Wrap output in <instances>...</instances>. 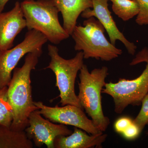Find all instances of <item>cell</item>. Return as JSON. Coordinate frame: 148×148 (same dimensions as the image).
I'll return each mask as SVG.
<instances>
[{
    "label": "cell",
    "instance_id": "1",
    "mask_svg": "<svg viewBox=\"0 0 148 148\" xmlns=\"http://www.w3.org/2000/svg\"><path fill=\"white\" fill-rule=\"evenodd\" d=\"M41 54L29 53L25 56L24 65L15 68L8 86V101L13 112L10 128L16 131H24L29 125V118L32 112L38 110L32 98L31 74L36 69Z\"/></svg>",
    "mask_w": 148,
    "mask_h": 148
},
{
    "label": "cell",
    "instance_id": "2",
    "mask_svg": "<svg viewBox=\"0 0 148 148\" xmlns=\"http://www.w3.org/2000/svg\"><path fill=\"white\" fill-rule=\"evenodd\" d=\"M108 75V69L106 66L94 69L89 72L85 64L80 70L79 75L77 96L80 104L95 127L102 132L106 131L110 123L109 118L103 113L101 95Z\"/></svg>",
    "mask_w": 148,
    "mask_h": 148
},
{
    "label": "cell",
    "instance_id": "3",
    "mask_svg": "<svg viewBox=\"0 0 148 148\" xmlns=\"http://www.w3.org/2000/svg\"><path fill=\"white\" fill-rule=\"evenodd\" d=\"M103 25L95 17L86 18L83 26H76L71 35L76 51H82L85 59L94 58L109 61L122 54L121 49L113 45L104 35Z\"/></svg>",
    "mask_w": 148,
    "mask_h": 148
},
{
    "label": "cell",
    "instance_id": "4",
    "mask_svg": "<svg viewBox=\"0 0 148 148\" xmlns=\"http://www.w3.org/2000/svg\"><path fill=\"white\" fill-rule=\"evenodd\" d=\"M143 62L147 65L140 76L132 80L120 79L116 83H106L102 90V93L110 95L113 99L116 114H121L128 106H140L148 93V47L138 52L129 64L135 66Z\"/></svg>",
    "mask_w": 148,
    "mask_h": 148
},
{
    "label": "cell",
    "instance_id": "5",
    "mask_svg": "<svg viewBox=\"0 0 148 148\" xmlns=\"http://www.w3.org/2000/svg\"><path fill=\"white\" fill-rule=\"evenodd\" d=\"M20 5L28 30L38 31L55 45L70 37L59 22V11L51 0L24 1Z\"/></svg>",
    "mask_w": 148,
    "mask_h": 148
},
{
    "label": "cell",
    "instance_id": "6",
    "mask_svg": "<svg viewBox=\"0 0 148 148\" xmlns=\"http://www.w3.org/2000/svg\"><path fill=\"white\" fill-rule=\"evenodd\" d=\"M48 51L51 61L44 69H50L55 74L56 86L60 92L61 106L71 105L82 108L76 95L75 84L78 73L84 64L82 51H79L70 59L61 57L58 48L52 45H48Z\"/></svg>",
    "mask_w": 148,
    "mask_h": 148
},
{
    "label": "cell",
    "instance_id": "7",
    "mask_svg": "<svg viewBox=\"0 0 148 148\" xmlns=\"http://www.w3.org/2000/svg\"><path fill=\"white\" fill-rule=\"evenodd\" d=\"M47 41L40 32L28 30L21 42L8 50L0 51V89L8 86L12 73L21 58L29 53L42 54L43 46Z\"/></svg>",
    "mask_w": 148,
    "mask_h": 148
},
{
    "label": "cell",
    "instance_id": "8",
    "mask_svg": "<svg viewBox=\"0 0 148 148\" xmlns=\"http://www.w3.org/2000/svg\"><path fill=\"white\" fill-rule=\"evenodd\" d=\"M34 103L38 108L40 113L52 122L72 125L91 135L103 133L95 127L82 108L71 105L61 107L57 106L49 107L40 101L34 102Z\"/></svg>",
    "mask_w": 148,
    "mask_h": 148
},
{
    "label": "cell",
    "instance_id": "9",
    "mask_svg": "<svg viewBox=\"0 0 148 148\" xmlns=\"http://www.w3.org/2000/svg\"><path fill=\"white\" fill-rule=\"evenodd\" d=\"M27 137L35 145L41 147L45 145L47 148H54V141L58 136H68L73 133L65 125L54 124L45 119L38 110L32 112L29 118V125L24 130Z\"/></svg>",
    "mask_w": 148,
    "mask_h": 148
},
{
    "label": "cell",
    "instance_id": "10",
    "mask_svg": "<svg viewBox=\"0 0 148 148\" xmlns=\"http://www.w3.org/2000/svg\"><path fill=\"white\" fill-rule=\"evenodd\" d=\"M92 9L88 8L81 14L82 17L88 18L91 17L97 18L101 22L110 38V42L115 45L117 40L123 43L129 54L134 55L137 47L135 44L130 42L120 31L114 21L108 8V0H92Z\"/></svg>",
    "mask_w": 148,
    "mask_h": 148
},
{
    "label": "cell",
    "instance_id": "11",
    "mask_svg": "<svg viewBox=\"0 0 148 148\" xmlns=\"http://www.w3.org/2000/svg\"><path fill=\"white\" fill-rule=\"evenodd\" d=\"M26 27L19 2L11 10L0 13V51L11 48L16 36Z\"/></svg>",
    "mask_w": 148,
    "mask_h": 148
},
{
    "label": "cell",
    "instance_id": "12",
    "mask_svg": "<svg viewBox=\"0 0 148 148\" xmlns=\"http://www.w3.org/2000/svg\"><path fill=\"white\" fill-rule=\"evenodd\" d=\"M77 127L68 136H58L54 141V148H102L108 135L103 133L88 135L85 131Z\"/></svg>",
    "mask_w": 148,
    "mask_h": 148
},
{
    "label": "cell",
    "instance_id": "13",
    "mask_svg": "<svg viewBox=\"0 0 148 148\" xmlns=\"http://www.w3.org/2000/svg\"><path fill=\"white\" fill-rule=\"evenodd\" d=\"M61 12L63 18V27L71 35L77 25L79 16L84 11L92 8V0H51Z\"/></svg>",
    "mask_w": 148,
    "mask_h": 148
},
{
    "label": "cell",
    "instance_id": "14",
    "mask_svg": "<svg viewBox=\"0 0 148 148\" xmlns=\"http://www.w3.org/2000/svg\"><path fill=\"white\" fill-rule=\"evenodd\" d=\"M33 146L24 130L16 131L0 124V148H32Z\"/></svg>",
    "mask_w": 148,
    "mask_h": 148
},
{
    "label": "cell",
    "instance_id": "15",
    "mask_svg": "<svg viewBox=\"0 0 148 148\" xmlns=\"http://www.w3.org/2000/svg\"><path fill=\"white\" fill-rule=\"evenodd\" d=\"M112 2V9L116 15L126 21L137 16L140 8L134 0H108Z\"/></svg>",
    "mask_w": 148,
    "mask_h": 148
},
{
    "label": "cell",
    "instance_id": "16",
    "mask_svg": "<svg viewBox=\"0 0 148 148\" xmlns=\"http://www.w3.org/2000/svg\"><path fill=\"white\" fill-rule=\"evenodd\" d=\"M7 91L8 86L0 89V124L10 127L13 115L8 98Z\"/></svg>",
    "mask_w": 148,
    "mask_h": 148
},
{
    "label": "cell",
    "instance_id": "17",
    "mask_svg": "<svg viewBox=\"0 0 148 148\" xmlns=\"http://www.w3.org/2000/svg\"><path fill=\"white\" fill-rule=\"evenodd\" d=\"M141 104L142 106L140 112L133 122L142 132L148 124V93L143 98Z\"/></svg>",
    "mask_w": 148,
    "mask_h": 148
},
{
    "label": "cell",
    "instance_id": "18",
    "mask_svg": "<svg viewBox=\"0 0 148 148\" xmlns=\"http://www.w3.org/2000/svg\"><path fill=\"white\" fill-rule=\"evenodd\" d=\"M140 8L136 17V23L140 26L148 25V0H134Z\"/></svg>",
    "mask_w": 148,
    "mask_h": 148
},
{
    "label": "cell",
    "instance_id": "19",
    "mask_svg": "<svg viewBox=\"0 0 148 148\" xmlns=\"http://www.w3.org/2000/svg\"><path fill=\"white\" fill-rule=\"evenodd\" d=\"M133 123V120L128 117H122L117 120L114 124L116 132L122 134L130 125Z\"/></svg>",
    "mask_w": 148,
    "mask_h": 148
},
{
    "label": "cell",
    "instance_id": "20",
    "mask_svg": "<svg viewBox=\"0 0 148 148\" xmlns=\"http://www.w3.org/2000/svg\"><path fill=\"white\" fill-rule=\"evenodd\" d=\"M141 132L139 127L133 122L121 134L126 140H133L138 138Z\"/></svg>",
    "mask_w": 148,
    "mask_h": 148
},
{
    "label": "cell",
    "instance_id": "21",
    "mask_svg": "<svg viewBox=\"0 0 148 148\" xmlns=\"http://www.w3.org/2000/svg\"><path fill=\"white\" fill-rule=\"evenodd\" d=\"M10 0H0V13L3 12L5 5Z\"/></svg>",
    "mask_w": 148,
    "mask_h": 148
},
{
    "label": "cell",
    "instance_id": "22",
    "mask_svg": "<svg viewBox=\"0 0 148 148\" xmlns=\"http://www.w3.org/2000/svg\"><path fill=\"white\" fill-rule=\"evenodd\" d=\"M24 1H32V0H24Z\"/></svg>",
    "mask_w": 148,
    "mask_h": 148
},
{
    "label": "cell",
    "instance_id": "23",
    "mask_svg": "<svg viewBox=\"0 0 148 148\" xmlns=\"http://www.w3.org/2000/svg\"><path fill=\"white\" fill-rule=\"evenodd\" d=\"M147 134H148V131H147Z\"/></svg>",
    "mask_w": 148,
    "mask_h": 148
}]
</instances>
